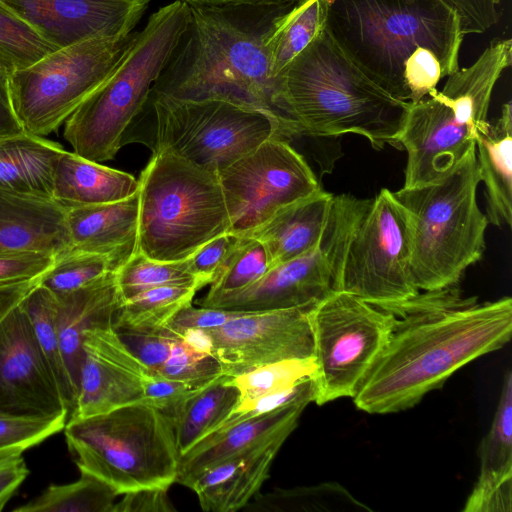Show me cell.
<instances>
[{
    "instance_id": "cell-28",
    "label": "cell",
    "mask_w": 512,
    "mask_h": 512,
    "mask_svg": "<svg viewBox=\"0 0 512 512\" xmlns=\"http://www.w3.org/2000/svg\"><path fill=\"white\" fill-rule=\"evenodd\" d=\"M65 149L26 132L0 137V191L53 199L56 166Z\"/></svg>"
},
{
    "instance_id": "cell-55",
    "label": "cell",
    "mask_w": 512,
    "mask_h": 512,
    "mask_svg": "<svg viewBox=\"0 0 512 512\" xmlns=\"http://www.w3.org/2000/svg\"><path fill=\"white\" fill-rule=\"evenodd\" d=\"M324 1L330 5L334 0H324Z\"/></svg>"
},
{
    "instance_id": "cell-46",
    "label": "cell",
    "mask_w": 512,
    "mask_h": 512,
    "mask_svg": "<svg viewBox=\"0 0 512 512\" xmlns=\"http://www.w3.org/2000/svg\"><path fill=\"white\" fill-rule=\"evenodd\" d=\"M199 390L177 380L151 375L145 383L142 402L156 407L176 421L188 399Z\"/></svg>"
},
{
    "instance_id": "cell-10",
    "label": "cell",
    "mask_w": 512,
    "mask_h": 512,
    "mask_svg": "<svg viewBox=\"0 0 512 512\" xmlns=\"http://www.w3.org/2000/svg\"><path fill=\"white\" fill-rule=\"evenodd\" d=\"M142 111L149 136L140 141L152 152H170L215 174L264 141L284 139L266 113L222 100H178L150 93Z\"/></svg>"
},
{
    "instance_id": "cell-17",
    "label": "cell",
    "mask_w": 512,
    "mask_h": 512,
    "mask_svg": "<svg viewBox=\"0 0 512 512\" xmlns=\"http://www.w3.org/2000/svg\"><path fill=\"white\" fill-rule=\"evenodd\" d=\"M151 375L112 325L86 330L76 404L68 419L85 418L142 402L145 383Z\"/></svg>"
},
{
    "instance_id": "cell-53",
    "label": "cell",
    "mask_w": 512,
    "mask_h": 512,
    "mask_svg": "<svg viewBox=\"0 0 512 512\" xmlns=\"http://www.w3.org/2000/svg\"><path fill=\"white\" fill-rule=\"evenodd\" d=\"M39 284V279L17 285L0 287V322L18 306L28 293Z\"/></svg>"
},
{
    "instance_id": "cell-31",
    "label": "cell",
    "mask_w": 512,
    "mask_h": 512,
    "mask_svg": "<svg viewBox=\"0 0 512 512\" xmlns=\"http://www.w3.org/2000/svg\"><path fill=\"white\" fill-rule=\"evenodd\" d=\"M328 7L324 0H304L274 19L266 46L275 78L325 30Z\"/></svg>"
},
{
    "instance_id": "cell-5",
    "label": "cell",
    "mask_w": 512,
    "mask_h": 512,
    "mask_svg": "<svg viewBox=\"0 0 512 512\" xmlns=\"http://www.w3.org/2000/svg\"><path fill=\"white\" fill-rule=\"evenodd\" d=\"M511 63V39L494 38L472 65L450 74L441 90L409 103L399 135L407 153L404 188L438 180L475 145L495 85Z\"/></svg>"
},
{
    "instance_id": "cell-23",
    "label": "cell",
    "mask_w": 512,
    "mask_h": 512,
    "mask_svg": "<svg viewBox=\"0 0 512 512\" xmlns=\"http://www.w3.org/2000/svg\"><path fill=\"white\" fill-rule=\"evenodd\" d=\"M72 249L107 256L115 272L136 251L139 196L67 209Z\"/></svg>"
},
{
    "instance_id": "cell-19",
    "label": "cell",
    "mask_w": 512,
    "mask_h": 512,
    "mask_svg": "<svg viewBox=\"0 0 512 512\" xmlns=\"http://www.w3.org/2000/svg\"><path fill=\"white\" fill-rule=\"evenodd\" d=\"M56 49L126 36L150 0H0Z\"/></svg>"
},
{
    "instance_id": "cell-4",
    "label": "cell",
    "mask_w": 512,
    "mask_h": 512,
    "mask_svg": "<svg viewBox=\"0 0 512 512\" xmlns=\"http://www.w3.org/2000/svg\"><path fill=\"white\" fill-rule=\"evenodd\" d=\"M274 103L288 141L357 134L376 150L400 149L409 107L373 83L326 30L276 76Z\"/></svg>"
},
{
    "instance_id": "cell-30",
    "label": "cell",
    "mask_w": 512,
    "mask_h": 512,
    "mask_svg": "<svg viewBox=\"0 0 512 512\" xmlns=\"http://www.w3.org/2000/svg\"><path fill=\"white\" fill-rule=\"evenodd\" d=\"M240 402V392L222 375L192 395L175 421L180 455L214 432Z\"/></svg>"
},
{
    "instance_id": "cell-37",
    "label": "cell",
    "mask_w": 512,
    "mask_h": 512,
    "mask_svg": "<svg viewBox=\"0 0 512 512\" xmlns=\"http://www.w3.org/2000/svg\"><path fill=\"white\" fill-rule=\"evenodd\" d=\"M111 271L114 272L107 256L70 249L55 257L39 284L58 296L84 287Z\"/></svg>"
},
{
    "instance_id": "cell-39",
    "label": "cell",
    "mask_w": 512,
    "mask_h": 512,
    "mask_svg": "<svg viewBox=\"0 0 512 512\" xmlns=\"http://www.w3.org/2000/svg\"><path fill=\"white\" fill-rule=\"evenodd\" d=\"M57 50L0 1V57L12 71L26 68Z\"/></svg>"
},
{
    "instance_id": "cell-9",
    "label": "cell",
    "mask_w": 512,
    "mask_h": 512,
    "mask_svg": "<svg viewBox=\"0 0 512 512\" xmlns=\"http://www.w3.org/2000/svg\"><path fill=\"white\" fill-rule=\"evenodd\" d=\"M137 251L183 261L225 233L230 223L218 174L167 151L152 152L138 179Z\"/></svg>"
},
{
    "instance_id": "cell-20",
    "label": "cell",
    "mask_w": 512,
    "mask_h": 512,
    "mask_svg": "<svg viewBox=\"0 0 512 512\" xmlns=\"http://www.w3.org/2000/svg\"><path fill=\"white\" fill-rule=\"evenodd\" d=\"M308 404L283 406L208 435L180 455L175 482L190 488L201 474L222 461L276 440L286 441Z\"/></svg>"
},
{
    "instance_id": "cell-48",
    "label": "cell",
    "mask_w": 512,
    "mask_h": 512,
    "mask_svg": "<svg viewBox=\"0 0 512 512\" xmlns=\"http://www.w3.org/2000/svg\"><path fill=\"white\" fill-rule=\"evenodd\" d=\"M244 311H232L220 308L194 307L188 304L182 307L164 326L174 337L180 338L188 329H214Z\"/></svg>"
},
{
    "instance_id": "cell-27",
    "label": "cell",
    "mask_w": 512,
    "mask_h": 512,
    "mask_svg": "<svg viewBox=\"0 0 512 512\" xmlns=\"http://www.w3.org/2000/svg\"><path fill=\"white\" fill-rule=\"evenodd\" d=\"M480 182L484 183L489 224L512 223V105L505 103L500 115L479 128L475 140Z\"/></svg>"
},
{
    "instance_id": "cell-2",
    "label": "cell",
    "mask_w": 512,
    "mask_h": 512,
    "mask_svg": "<svg viewBox=\"0 0 512 512\" xmlns=\"http://www.w3.org/2000/svg\"><path fill=\"white\" fill-rule=\"evenodd\" d=\"M325 30L373 83L409 103L459 68L465 36L447 0H334Z\"/></svg>"
},
{
    "instance_id": "cell-51",
    "label": "cell",
    "mask_w": 512,
    "mask_h": 512,
    "mask_svg": "<svg viewBox=\"0 0 512 512\" xmlns=\"http://www.w3.org/2000/svg\"><path fill=\"white\" fill-rule=\"evenodd\" d=\"M8 78V72L0 71V137L25 132L18 122L11 105Z\"/></svg>"
},
{
    "instance_id": "cell-1",
    "label": "cell",
    "mask_w": 512,
    "mask_h": 512,
    "mask_svg": "<svg viewBox=\"0 0 512 512\" xmlns=\"http://www.w3.org/2000/svg\"><path fill=\"white\" fill-rule=\"evenodd\" d=\"M401 316L352 398L370 414L410 409L469 362L511 339L512 299L478 303L457 285L384 308ZM396 315V316H397Z\"/></svg>"
},
{
    "instance_id": "cell-15",
    "label": "cell",
    "mask_w": 512,
    "mask_h": 512,
    "mask_svg": "<svg viewBox=\"0 0 512 512\" xmlns=\"http://www.w3.org/2000/svg\"><path fill=\"white\" fill-rule=\"evenodd\" d=\"M229 233L245 236L282 207L321 190L290 142L270 138L218 173Z\"/></svg>"
},
{
    "instance_id": "cell-18",
    "label": "cell",
    "mask_w": 512,
    "mask_h": 512,
    "mask_svg": "<svg viewBox=\"0 0 512 512\" xmlns=\"http://www.w3.org/2000/svg\"><path fill=\"white\" fill-rule=\"evenodd\" d=\"M68 412L21 303L0 322V413L46 417Z\"/></svg>"
},
{
    "instance_id": "cell-43",
    "label": "cell",
    "mask_w": 512,
    "mask_h": 512,
    "mask_svg": "<svg viewBox=\"0 0 512 512\" xmlns=\"http://www.w3.org/2000/svg\"><path fill=\"white\" fill-rule=\"evenodd\" d=\"M315 394L316 390L313 377L290 388L265 394L250 401L240 402L224 422L212 433L221 431L243 420L271 412L283 406L299 402H314Z\"/></svg>"
},
{
    "instance_id": "cell-33",
    "label": "cell",
    "mask_w": 512,
    "mask_h": 512,
    "mask_svg": "<svg viewBox=\"0 0 512 512\" xmlns=\"http://www.w3.org/2000/svg\"><path fill=\"white\" fill-rule=\"evenodd\" d=\"M249 510L261 512H371L372 509L357 499L338 482H322L311 486L275 489L257 494Z\"/></svg>"
},
{
    "instance_id": "cell-50",
    "label": "cell",
    "mask_w": 512,
    "mask_h": 512,
    "mask_svg": "<svg viewBox=\"0 0 512 512\" xmlns=\"http://www.w3.org/2000/svg\"><path fill=\"white\" fill-rule=\"evenodd\" d=\"M29 473V468L22 455L0 461V512Z\"/></svg>"
},
{
    "instance_id": "cell-40",
    "label": "cell",
    "mask_w": 512,
    "mask_h": 512,
    "mask_svg": "<svg viewBox=\"0 0 512 512\" xmlns=\"http://www.w3.org/2000/svg\"><path fill=\"white\" fill-rule=\"evenodd\" d=\"M270 269L263 244L250 236H239L220 276L210 285L205 298L241 290L260 279Z\"/></svg>"
},
{
    "instance_id": "cell-8",
    "label": "cell",
    "mask_w": 512,
    "mask_h": 512,
    "mask_svg": "<svg viewBox=\"0 0 512 512\" xmlns=\"http://www.w3.org/2000/svg\"><path fill=\"white\" fill-rule=\"evenodd\" d=\"M63 430L79 471L96 476L119 495L169 488L176 481L180 451L175 421L146 402L68 419Z\"/></svg>"
},
{
    "instance_id": "cell-36",
    "label": "cell",
    "mask_w": 512,
    "mask_h": 512,
    "mask_svg": "<svg viewBox=\"0 0 512 512\" xmlns=\"http://www.w3.org/2000/svg\"><path fill=\"white\" fill-rule=\"evenodd\" d=\"M115 278L122 302L161 286H189L198 291L187 260L162 262L140 252H135L115 271Z\"/></svg>"
},
{
    "instance_id": "cell-47",
    "label": "cell",
    "mask_w": 512,
    "mask_h": 512,
    "mask_svg": "<svg viewBox=\"0 0 512 512\" xmlns=\"http://www.w3.org/2000/svg\"><path fill=\"white\" fill-rule=\"evenodd\" d=\"M55 257L42 253L0 255V287L40 279L53 264Z\"/></svg>"
},
{
    "instance_id": "cell-54",
    "label": "cell",
    "mask_w": 512,
    "mask_h": 512,
    "mask_svg": "<svg viewBox=\"0 0 512 512\" xmlns=\"http://www.w3.org/2000/svg\"><path fill=\"white\" fill-rule=\"evenodd\" d=\"M0 71L12 72L11 67L0 57Z\"/></svg>"
},
{
    "instance_id": "cell-12",
    "label": "cell",
    "mask_w": 512,
    "mask_h": 512,
    "mask_svg": "<svg viewBox=\"0 0 512 512\" xmlns=\"http://www.w3.org/2000/svg\"><path fill=\"white\" fill-rule=\"evenodd\" d=\"M368 208L366 199L334 195L330 216L318 244L308 252L269 269L251 285L196 300L200 307L261 312L314 306L334 292L350 240Z\"/></svg>"
},
{
    "instance_id": "cell-25",
    "label": "cell",
    "mask_w": 512,
    "mask_h": 512,
    "mask_svg": "<svg viewBox=\"0 0 512 512\" xmlns=\"http://www.w3.org/2000/svg\"><path fill=\"white\" fill-rule=\"evenodd\" d=\"M284 440L231 457L201 474L191 485L206 512H235L254 498L269 477Z\"/></svg>"
},
{
    "instance_id": "cell-44",
    "label": "cell",
    "mask_w": 512,
    "mask_h": 512,
    "mask_svg": "<svg viewBox=\"0 0 512 512\" xmlns=\"http://www.w3.org/2000/svg\"><path fill=\"white\" fill-rule=\"evenodd\" d=\"M238 240L239 236L237 235L222 234L201 246L186 259L198 290L216 281L225 268Z\"/></svg>"
},
{
    "instance_id": "cell-16",
    "label": "cell",
    "mask_w": 512,
    "mask_h": 512,
    "mask_svg": "<svg viewBox=\"0 0 512 512\" xmlns=\"http://www.w3.org/2000/svg\"><path fill=\"white\" fill-rule=\"evenodd\" d=\"M312 307L244 311L220 327L205 330L211 354L229 377L273 362L312 358Z\"/></svg>"
},
{
    "instance_id": "cell-6",
    "label": "cell",
    "mask_w": 512,
    "mask_h": 512,
    "mask_svg": "<svg viewBox=\"0 0 512 512\" xmlns=\"http://www.w3.org/2000/svg\"><path fill=\"white\" fill-rule=\"evenodd\" d=\"M479 183L473 145L438 180L393 192L409 216L411 273L420 291L458 285L482 259L489 222L477 203Z\"/></svg>"
},
{
    "instance_id": "cell-13",
    "label": "cell",
    "mask_w": 512,
    "mask_h": 512,
    "mask_svg": "<svg viewBox=\"0 0 512 512\" xmlns=\"http://www.w3.org/2000/svg\"><path fill=\"white\" fill-rule=\"evenodd\" d=\"M317 405L353 398L387 344L394 312L338 291L309 312Z\"/></svg>"
},
{
    "instance_id": "cell-3",
    "label": "cell",
    "mask_w": 512,
    "mask_h": 512,
    "mask_svg": "<svg viewBox=\"0 0 512 512\" xmlns=\"http://www.w3.org/2000/svg\"><path fill=\"white\" fill-rule=\"evenodd\" d=\"M288 10L189 5L186 28L151 93L178 100H222L262 111L287 140L274 103L275 77L266 40L274 19Z\"/></svg>"
},
{
    "instance_id": "cell-49",
    "label": "cell",
    "mask_w": 512,
    "mask_h": 512,
    "mask_svg": "<svg viewBox=\"0 0 512 512\" xmlns=\"http://www.w3.org/2000/svg\"><path fill=\"white\" fill-rule=\"evenodd\" d=\"M169 488H145L123 494L113 512H173L168 497Z\"/></svg>"
},
{
    "instance_id": "cell-52",
    "label": "cell",
    "mask_w": 512,
    "mask_h": 512,
    "mask_svg": "<svg viewBox=\"0 0 512 512\" xmlns=\"http://www.w3.org/2000/svg\"><path fill=\"white\" fill-rule=\"evenodd\" d=\"M189 5L226 8V7H273L291 9L304 0H182Z\"/></svg>"
},
{
    "instance_id": "cell-21",
    "label": "cell",
    "mask_w": 512,
    "mask_h": 512,
    "mask_svg": "<svg viewBox=\"0 0 512 512\" xmlns=\"http://www.w3.org/2000/svg\"><path fill=\"white\" fill-rule=\"evenodd\" d=\"M72 249L67 208L55 200L0 191V255Z\"/></svg>"
},
{
    "instance_id": "cell-32",
    "label": "cell",
    "mask_w": 512,
    "mask_h": 512,
    "mask_svg": "<svg viewBox=\"0 0 512 512\" xmlns=\"http://www.w3.org/2000/svg\"><path fill=\"white\" fill-rule=\"evenodd\" d=\"M21 306L30 321L37 345L70 415L76 404L77 389L67 370L59 340L55 296L38 284L23 299Z\"/></svg>"
},
{
    "instance_id": "cell-14",
    "label": "cell",
    "mask_w": 512,
    "mask_h": 512,
    "mask_svg": "<svg viewBox=\"0 0 512 512\" xmlns=\"http://www.w3.org/2000/svg\"><path fill=\"white\" fill-rule=\"evenodd\" d=\"M337 291L382 308L420 293L411 273L409 216L387 188L372 198L350 240Z\"/></svg>"
},
{
    "instance_id": "cell-11",
    "label": "cell",
    "mask_w": 512,
    "mask_h": 512,
    "mask_svg": "<svg viewBox=\"0 0 512 512\" xmlns=\"http://www.w3.org/2000/svg\"><path fill=\"white\" fill-rule=\"evenodd\" d=\"M137 32L60 48L38 62L9 73L14 114L26 133L46 137L115 71Z\"/></svg>"
},
{
    "instance_id": "cell-41",
    "label": "cell",
    "mask_w": 512,
    "mask_h": 512,
    "mask_svg": "<svg viewBox=\"0 0 512 512\" xmlns=\"http://www.w3.org/2000/svg\"><path fill=\"white\" fill-rule=\"evenodd\" d=\"M68 418V412L46 417L0 413V461L20 456L31 447L62 431Z\"/></svg>"
},
{
    "instance_id": "cell-38",
    "label": "cell",
    "mask_w": 512,
    "mask_h": 512,
    "mask_svg": "<svg viewBox=\"0 0 512 512\" xmlns=\"http://www.w3.org/2000/svg\"><path fill=\"white\" fill-rule=\"evenodd\" d=\"M315 370L314 357L290 359L262 365L230 381L240 392V402H246L313 378Z\"/></svg>"
},
{
    "instance_id": "cell-45",
    "label": "cell",
    "mask_w": 512,
    "mask_h": 512,
    "mask_svg": "<svg viewBox=\"0 0 512 512\" xmlns=\"http://www.w3.org/2000/svg\"><path fill=\"white\" fill-rule=\"evenodd\" d=\"M118 335L152 375L159 373L177 339L164 327L151 333H118Z\"/></svg>"
},
{
    "instance_id": "cell-22",
    "label": "cell",
    "mask_w": 512,
    "mask_h": 512,
    "mask_svg": "<svg viewBox=\"0 0 512 512\" xmlns=\"http://www.w3.org/2000/svg\"><path fill=\"white\" fill-rule=\"evenodd\" d=\"M480 469L464 512L512 511V371L504 374L491 426L479 445Z\"/></svg>"
},
{
    "instance_id": "cell-35",
    "label": "cell",
    "mask_w": 512,
    "mask_h": 512,
    "mask_svg": "<svg viewBox=\"0 0 512 512\" xmlns=\"http://www.w3.org/2000/svg\"><path fill=\"white\" fill-rule=\"evenodd\" d=\"M119 494L96 476L80 471L78 480L50 484L14 512H113Z\"/></svg>"
},
{
    "instance_id": "cell-26",
    "label": "cell",
    "mask_w": 512,
    "mask_h": 512,
    "mask_svg": "<svg viewBox=\"0 0 512 512\" xmlns=\"http://www.w3.org/2000/svg\"><path fill=\"white\" fill-rule=\"evenodd\" d=\"M334 194L323 189L296 200L274 213L245 236L260 241L270 269L315 247L326 228Z\"/></svg>"
},
{
    "instance_id": "cell-29",
    "label": "cell",
    "mask_w": 512,
    "mask_h": 512,
    "mask_svg": "<svg viewBox=\"0 0 512 512\" xmlns=\"http://www.w3.org/2000/svg\"><path fill=\"white\" fill-rule=\"evenodd\" d=\"M138 191V180L129 173L110 168L64 151L54 175L53 200L69 209L126 199Z\"/></svg>"
},
{
    "instance_id": "cell-7",
    "label": "cell",
    "mask_w": 512,
    "mask_h": 512,
    "mask_svg": "<svg viewBox=\"0 0 512 512\" xmlns=\"http://www.w3.org/2000/svg\"><path fill=\"white\" fill-rule=\"evenodd\" d=\"M188 19L189 5L182 0L149 17L111 76L65 121L63 136L74 153L98 163L115 158Z\"/></svg>"
},
{
    "instance_id": "cell-24",
    "label": "cell",
    "mask_w": 512,
    "mask_h": 512,
    "mask_svg": "<svg viewBox=\"0 0 512 512\" xmlns=\"http://www.w3.org/2000/svg\"><path fill=\"white\" fill-rule=\"evenodd\" d=\"M55 302L59 340L78 394L83 333L94 327L112 325L122 303L115 272H108L75 291L55 296Z\"/></svg>"
},
{
    "instance_id": "cell-42",
    "label": "cell",
    "mask_w": 512,
    "mask_h": 512,
    "mask_svg": "<svg viewBox=\"0 0 512 512\" xmlns=\"http://www.w3.org/2000/svg\"><path fill=\"white\" fill-rule=\"evenodd\" d=\"M157 375L183 382L194 389H201L224 374L220 363L213 355L198 351L181 338H177L168 359Z\"/></svg>"
},
{
    "instance_id": "cell-34",
    "label": "cell",
    "mask_w": 512,
    "mask_h": 512,
    "mask_svg": "<svg viewBox=\"0 0 512 512\" xmlns=\"http://www.w3.org/2000/svg\"><path fill=\"white\" fill-rule=\"evenodd\" d=\"M197 292L189 286H161L123 301L112 326L117 333H151L161 330Z\"/></svg>"
}]
</instances>
